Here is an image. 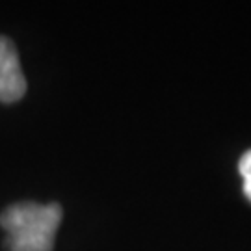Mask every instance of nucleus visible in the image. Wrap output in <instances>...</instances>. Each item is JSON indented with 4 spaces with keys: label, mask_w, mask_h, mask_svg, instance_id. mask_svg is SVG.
<instances>
[{
    "label": "nucleus",
    "mask_w": 251,
    "mask_h": 251,
    "mask_svg": "<svg viewBox=\"0 0 251 251\" xmlns=\"http://www.w3.org/2000/svg\"><path fill=\"white\" fill-rule=\"evenodd\" d=\"M62 216L63 210L58 203L39 205L34 201H23L8 206L0 214V225L8 233V250L52 251Z\"/></svg>",
    "instance_id": "f257e3e1"
},
{
    "label": "nucleus",
    "mask_w": 251,
    "mask_h": 251,
    "mask_svg": "<svg viewBox=\"0 0 251 251\" xmlns=\"http://www.w3.org/2000/svg\"><path fill=\"white\" fill-rule=\"evenodd\" d=\"M26 93V78L11 39L0 36V102H15Z\"/></svg>",
    "instance_id": "f03ea898"
},
{
    "label": "nucleus",
    "mask_w": 251,
    "mask_h": 251,
    "mask_svg": "<svg viewBox=\"0 0 251 251\" xmlns=\"http://www.w3.org/2000/svg\"><path fill=\"white\" fill-rule=\"evenodd\" d=\"M238 171L244 177V194L251 201V149L242 154V158L238 162Z\"/></svg>",
    "instance_id": "7ed1b4c3"
}]
</instances>
